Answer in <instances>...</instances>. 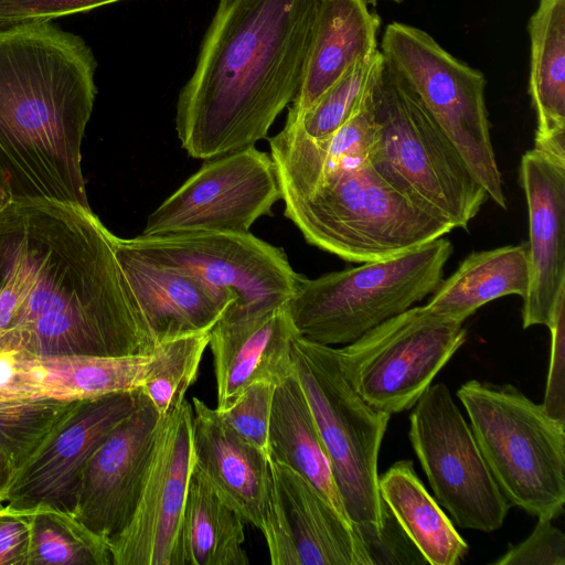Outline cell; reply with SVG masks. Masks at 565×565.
Returning <instances> with one entry per match:
<instances>
[{"label": "cell", "mask_w": 565, "mask_h": 565, "mask_svg": "<svg viewBox=\"0 0 565 565\" xmlns=\"http://www.w3.org/2000/svg\"><path fill=\"white\" fill-rule=\"evenodd\" d=\"M90 209L12 201L0 212V349L35 356L152 354L156 344Z\"/></svg>", "instance_id": "6da1fadb"}, {"label": "cell", "mask_w": 565, "mask_h": 565, "mask_svg": "<svg viewBox=\"0 0 565 565\" xmlns=\"http://www.w3.org/2000/svg\"><path fill=\"white\" fill-rule=\"evenodd\" d=\"M322 0H218L175 130L195 159L255 146L300 88Z\"/></svg>", "instance_id": "7a4b0ae2"}, {"label": "cell", "mask_w": 565, "mask_h": 565, "mask_svg": "<svg viewBox=\"0 0 565 565\" xmlns=\"http://www.w3.org/2000/svg\"><path fill=\"white\" fill-rule=\"evenodd\" d=\"M96 67L86 42L51 21L0 25V170L12 201L90 209L81 148Z\"/></svg>", "instance_id": "3957f363"}, {"label": "cell", "mask_w": 565, "mask_h": 565, "mask_svg": "<svg viewBox=\"0 0 565 565\" xmlns=\"http://www.w3.org/2000/svg\"><path fill=\"white\" fill-rule=\"evenodd\" d=\"M284 214L305 239L353 263L382 260L454 226L386 182L369 161L281 191Z\"/></svg>", "instance_id": "277c9868"}, {"label": "cell", "mask_w": 565, "mask_h": 565, "mask_svg": "<svg viewBox=\"0 0 565 565\" xmlns=\"http://www.w3.org/2000/svg\"><path fill=\"white\" fill-rule=\"evenodd\" d=\"M370 164L454 228L467 230L488 194L417 94L385 60L370 93Z\"/></svg>", "instance_id": "5b68a950"}, {"label": "cell", "mask_w": 565, "mask_h": 565, "mask_svg": "<svg viewBox=\"0 0 565 565\" xmlns=\"http://www.w3.org/2000/svg\"><path fill=\"white\" fill-rule=\"evenodd\" d=\"M486 462L510 504L556 519L565 503V420L512 384L470 380L457 391Z\"/></svg>", "instance_id": "8992f818"}, {"label": "cell", "mask_w": 565, "mask_h": 565, "mask_svg": "<svg viewBox=\"0 0 565 565\" xmlns=\"http://www.w3.org/2000/svg\"><path fill=\"white\" fill-rule=\"evenodd\" d=\"M439 237L391 258L298 276L287 308L299 335L324 345L349 344L431 295L452 254Z\"/></svg>", "instance_id": "52a82bcc"}, {"label": "cell", "mask_w": 565, "mask_h": 565, "mask_svg": "<svg viewBox=\"0 0 565 565\" xmlns=\"http://www.w3.org/2000/svg\"><path fill=\"white\" fill-rule=\"evenodd\" d=\"M292 360L349 521L381 527L386 505L379 491L377 460L391 414L354 391L332 345L297 334Z\"/></svg>", "instance_id": "ba28073f"}, {"label": "cell", "mask_w": 565, "mask_h": 565, "mask_svg": "<svg viewBox=\"0 0 565 565\" xmlns=\"http://www.w3.org/2000/svg\"><path fill=\"white\" fill-rule=\"evenodd\" d=\"M381 47L386 63L417 94L488 198L505 210L482 73L454 57L427 32L399 22L386 26Z\"/></svg>", "instance_id": "9c48e42d"}, {"label": "cell", "mask_w": 565, "mask_h": 565, "mask_svg": "<svg viewBox=\"0 0 565 565\" xmlns=\"http://www.w3.org/2000/svg\"><path fill=\"white\" fill-rule=\"evenodd\" d=\"M466 338L462 323L413 306L334 353L354 391L392 415L416 404Z\"/></svg>", "instance_id": "30bf717a"}, {"label": "cell", "mask_w": 565, "mask_h": 565, "mask_svg": "<svg viewBox=\"0 0 565 565\" xmlns=\"http://www.w3.org/2000/svg\"><path fill=\"white\" fill-rule=\"evenodd\" d=\"M414 406L408 437L437 501L462 529H500L511 504L449 388L430 384Z\"/></svg>", "instance_id": "8fae6325"}, {"label": "cell", "mask_w": 565, "mask_h": 565, "mask_svg": "<svg viewBox=\"0 0 565 565\" xmlns=\"http://www.w3.org/2000/svg\"><path fill=\"white\" fill-rule=\"evenodd\" d=\"M119 242L140 256L232 290V305L243 310L286 303L299 276L282 249L249 232L189 231Z\"/></svg>", "instance_id": "7c38bea8"}, {"label": "cell", "mask_w": 565, "mask_h": 565, "mask_svg": "<svg viewBox=\"0 0 565 565\" xmlns=\"http://www.w3.org/2000/svg\"><path fill=\"white\" fill-rule=\"evenodd\" d=\"M281 200L274 162L255 146L206 159L147 218L141 235L249 232Z\"/></svg>", "instance_id": "4fadbf2b"}, {"label": "cell", "mask_w": 565, "mask_h": 565, "mask_svg": "<svg viewBox=\"0 0 565 565\" xmlns=\"http://www.w3.org/2000/svg\"><path fill=\"white\" fill-rule=\"evenodd\" d=\"M142 388L75 402L17 469L7 507L75 514L82 475L106 437L145 401Z\"/></svg>", "instance_id": "5bb4252c"}, {"label": "cell", "mask_w": 565, "mask_h": 565, "mask_svg": "<svg viewBox=\"0 0 565 565\" xmlns=\"http://www.w3.org/2000/svg\"><path fill=\"white\" fill-rule=\"evenodd\" d=\"M192 405L160 417L135 510L110 542L113 565H178V544L192 470Z\"/></svg>", "instance_id": "9a60e30c"}, {"label": "cell", "mask_w": 565, "mask_h": 565, "mask_svg": "<svg viewBox=\"0 0 565 565\" xmlns=\"http://www.w3.org/2000/svg\"><path fill=\"white\" fill-rule=\"evenodd\" d=\"M263 529L273 565H369L352 524L299 473L269 458Z\"/></svg>", "instance_id": "2e32d148"}, {"label": "cell", "mask_w": 565, "mask_h": 565, "mask_svg": "<svg viewBox=\"0 0 565 565\" xmlns=\"http://www.w3.org/2000/svg\"><path fill=\"white\" fill-rule=\"evenodd\" d=\"M160 417L146 396L85 466L74 515L108 543L122 531L135 510Z\"/></svg>", "instance_id": "e0dca14e"}, {"label": "cell", "mask_w": 565, "mask_h": 565, "mask_svg": "<svg viewBox=\"0 0 565 565\" xmlns=\"http://www.w3.org/2000/svg\"><path fill=\"white\" fill-rule=\"evenodd\" d=\"M520 178L530 238L522 324L550 328L565 300V162L533 148L522 156Z\"/></svg>", "instance_id": "ac0fdd59"}, {"label": "cell", "mask_w": 565, "mask_h": 565, "mask_svg": "<svg viewBox=\"0 0 565 565\" xmlns=\"http://www.w3.org/2000/svg\"><path fill=\"white\" fill-rule=\"evenodd\" d=\"M298 334L287 302L253 310L232 303L209 331L217 390V412L230 408L255 382L278 385L295 373Z\"/></svg>", "instance_id": "d6986e66"}, {"label": "cell", "mask_w": 565, "mask_h": 565, "mask_svg": "<svg viewBox=\"0 0 565 565\" xmlns=\"http://www.w3.org/2000/svg\"><path fill=\"white\" fill-rule=\"evenodd\" d=\"M116 255L132 297L156 347L193 333L207 332L236 300L179 267L128 249L116 237Z\"/></svg>", "instance_id": "ffe728a7"}, {"label": "cell", "mask_w": 565, "mask_h": 565, "mask_svg": "<svg viewBox=\"0 0 565 565\" xmlns=\"http://www.w3.org/2000/svg\"><path fill=\"white\" fill-rule=\"evenodd\" d=\"M192 465L245 523L263 529L270 490L269 458L236 435L215 408L192 398Z\"/></svg>", "instance_id": "44dd1931"}, {"label": "cell", "mask_w": 565, "mask_h": 565, "mask_svg": "<svg viewBox=\"0 0 565 565\" xmlns=\"http://www.w3.org/2000/svg\"><path fill=\"white\" fill-rule=\"evenodd\" d=\"M11 351L14 374L8 391L61 402L142 388L157 359L154 351L148 355L125 356H35Z\"/></svg>", "instance_id": "7402d4cb"}, {"label": "cell", "mask_w": 565, "mask_h": 565, "mask_svg": "<svg viewBox=\"0 0 565 565\" xmlns=\"http://www.w3.org/2000/svg\"><path fill=\"white\" fill-rule=\"evenodd\" d=\"M381 19L364 0H322L298 94L287 118H299L355 64L376 49Z\"/></svg>", "instance_id": "603a6c76"}, {"label": "cell", "mask_w": 565, "mask_h": 565, "mask_svg": "<svg viewBox=\"0 0 565 565\" xmlns=\"http://www.w3.org/2000/svg\"><path fill=\"white\" fill-rule=\"evenodd\" d=\"M529 31L534 149L565 162V0H541Z\"/></svg>", "instance_id": "cb8c5ba5"}, {"label": "cell", "mask_w": 565, "mask_h": 565, "mask_svg": "<svg viewBox=\"0 0 565 565\" xmlns=\"http://www.w3.org/2000/svg\"><path fill=\"white\" fill-rule=\"evenodd\" d=\"M269 458L294 469L349 521L328 455L296 373L275 387L269 425Z\"/></svg>", "instance_id": "d4e9b609"}, {"label": "cell", "mask_w": 565, "mask_h": 565, "mask_svg": "<svg viewBox=\"0 0 565 565\" xmlns=\"http://www.w3.org/2000/svg\"><path fill=\"white\" fill-rule=\"evenodd\" d=\"M527 244L473 252L443 279L426 306L462 323L486 303L510 295L525 297L529 287Z\"/></svg>", "instance_id": "484cf974"}, {"label": "cell", "mask_w": 565, "mask_h": 565, "mask_svg": "<svg viewBox=\"0 0 565 565\" xmlns=\"http://www.w3.org/2000/svg\"><path fill=\"white\" fill-rule=\"evenodd\" d=\"M382 500L427 564L457 565L469 546L428 493L411 460L393 463L379 477Z\"/></svg>", "instance_id": "4316f807"}, {"label": "cell", "mask_w": 565, "mask_h": 565, "mask_svg": "<svg viewBox=\"0 0 565 565\" xmlns=\"http://www.w3.org/2000/svg\"><path fill=\"white\" fill-rule=\"evenodd\" d=\"M245 521L193 467L179 533L178 565H247Z\"/></svg>", "instance_id": "83f0119b"}, {"label": "cell", "mask_w": 565, "mask_h": 565, "mask_svg": "<svg viewBox=\"0 0 565 565\" xmlns=\"http://www.w3.org/2000/svg\"><path fill=\"white\" fill-rule=\"evenodd\" d=\"M21 513L30 524L26 565H113L109 543L74 514L51 508Z\"/></svg>", "instance_id": "f1b7e54d"}, {"label": "cell", "mask_w": 565, "mask_h": 565, "mask_svg": "<svg viewBox=\"0 0 565 565\" xmlns=\"http://www.w3.org/2000/svg\"><path fill=\"white\" fill-rule=\"evenodd\" d=\"M383 61L382 52L375 50L333 84L305 114L287 120L297 121L312 139L330 136L360 111Z\"/></svg>", "instance_id": "f546056e"}, {"label": "cell", "mask_w": 565, "mask_h": 565, "mask_svg": "<svg viewBox=\"0 0 565 565\" xmlns=\"http://www.w3.org/2000/svg\"><path fill=\"white\" fill-rule=\"evenodd\" d=\"M209 339L207 331L182 335L156 347V363L142 391L160 416L185 399L186 391L196 381Z\"/></svg>", "instance_id": "4dcf8cb0"}, {"label": "cell", "mask_w": 565, "mask_h": 565, "mask_svg": "<svg viewBox=\"0 0 565 565\" xmlns=\"http://www.w3.org/2000/svg\"><path fill=\"white\" fill-rule=\"evenodd\" d=\"M74 403L0 390V447L17 469Z\"/></svg>", "instance_id": "1f68e13d"}, {"label": "cell", "mask_w": 565, "mask_h": 565, "mask_svg": "<svg viewBox=\"0 0 565 565\" xmlns=\"http://www.w3.org/2000/svg\"><path fill=\"white\" fill-rule=\"evenodd\" d=\"M275 387L276 385L269 382H255L230 408L218 412L236 435L267 458H269V425Z\"/></svg>", "instance_id": "d6a6232c"}, {"label": "cell", "mask_w": 565, "mask_h": 565, "mask_svg": "<svg viewBox=\"0 0 565 565\" xmlns=\"http://www.w3.org/2000/svg\"><path fill=\"white\" fill-rule=\"evenodd\" d=\"M352 527L363 545L369 565L427 564L387 507L381 527L366 523L352 524Z\"/></svg>", "instance_id": "836d02e7"}, {"label": "cell", "mask_w": 565, "mask_h": 565, "mask_svg": "<svg viewBox=\"0 0 565 565\" xmlns=\"http://www.w3.org/2000/svg\"><path fill=\"white\" fill-rule=\"evenodd\" d=\"M533 532L510 546L493 565H565V535L551 519L537 518Z\"/></svg>", "instance_id": "e575fe53"}, {"label": "cell", "mask_w": 565, "mask_h": 565, "mask_svg": "<svg viewBox=\"0 0 565 565\" xmlns=\"http://www.w3.org/2000/svg\"><path fill=\"white\" fill-rule=\"evenodd\" d=\"M120 0H0V25L52 21Z\"/></svg>", "instance_id": "d590c367"}, {"label": "cell", "mask_w": 565, "mask_h": 565, "mask_svg": "<svg viewBox=\"0 0 565 565\" xmlns=\"http://www.w3.org/2000/svg\"><path fill=\"white\" fill-rule=\"evenodd\" d=\"M551 331V353L542 406L553 417L565 420V300L556 311Z\"/></svg>", "instance_id": "8d00e7d4"}, {"label": "cell", "mask_w": 565, "mask_h": 565, "mask_svg": "<svg viewBox=\"0 0 565 565\" xmlns=\"http://www.w3.org/2000/svg\"><path fill=\"white\" fill-rule=\"evenodd\" d=\"M30 524L24 513L0 507V565H26Z\"/></svg>", "instance_id": "74e56055"}, {"label": "cell", "mask_w": 565, "mask_h": 565, "mask_svg": "<svg viewBox=\"0 0 565 565\" xmlns=\"http://www.w3.org/2000/svg\"><path fill=\"white\" fill-rule=\"evenodd\" d=\"M17 466L9 454L0 447V507L8 500Z\"/></svg>", "instance_id": "f35d334b"}, {"label": "cell", "mask_w": 565, "mask_h": 565, "mask_svg": "<svg viewBox=\"0 0 565 565\" xmlns=\"http://www.w3.org/2000/svg\"><path fill=\"white\" fill-rule=\"evenodd\" d=\"M12 202L11 193L3 173L0 170V212Z\"/></svg>", "instance_id": "ab89813d"}, {"label": "cell", "mask_w": 565, "mask_h": 565, "mask_svg": "<svg viewBox=\"0 0 565 565\" xmlns=\"http://www.w3.org/2000/svg\"><path fill=\"white\" fill-rule=\"evenodd\" d=\"M366 4H372V6H375L380 0H364ZM391 1H394V2H397V3H401L403 2L404 0H391Z\"/></svg>", "instance_id": "60d3db41"}]
</instances>
